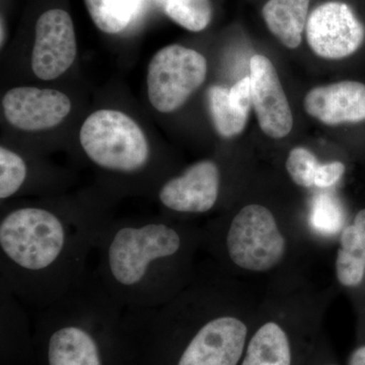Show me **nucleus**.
I'll return each mask as SVG.
<instances>
[{
  "label": "nucleus",
  "mask_w": 365,
  "mask_h": 365,
  "mask_svg": "<svg viewBox=\"0 0 365 365\" xmlns=\"http://www.w3.org/2000/svg\"><path fill=\"white\" fill-rule=\"evenodd\" d=\"M111 220L104 208L26 204L0 218V285L29 311L61 299L90 268Z\"/></svg>",
  "instance_id": "1"
},
{
  "label": "nucleus",
  "mask_w": 365,
  "mask_h": 365,
  "mask_svg": "<svg viewBox=\"0 0 365 365\" xmlns=\"http://www.w3.org/2000/svg\"><path fill=\"white\" fill-rule=\"evenodd\" d=\"M202 245V227L185 220H111L98 239L93 268L126 309H158L193 280Z\"/></svg>",
  "instance_id": "2"
},
{
  "label": "nucleus",
  "mask_w": 365,
  "mask_h": 365,
  "mask_svg": "<svg viewBox=\"0 0 365 365\" xmlns=\"http://www.w3.org/2000/svg\"><path fill=\"white\" fill-rule=\"evenodd\" d=\"M261 299L215 263L197 270L175 299L146 311L170 365H240Z\"/></svg>",
  "instance_id": "3"
},
{
  "label": "nucleus",
  "mask_w": 365,
  "mask_h": 365,
  "mask_svg": "<svg viewBox=\"0 0 365 365\" xmlns=\"http://www.w3.org/2000/svg\"><path fill=\"white\" fill-rule=\"evenodd\" d=\"M203 251L235 278L271 280L304 273L307 252L319 244L307 222L285 220L263 203L250 202L202 227Z\"/></svg>",
  "instance_id": "4"
},
{
  "label": "nucleus",
  "mask_w": 365,
  "mask_h": 365,
  "mask_svg": "<svg viewBox=\"0 0 365 365\" xmlns=\"http://www.w3.org/2000/svg\"><path fill=\"white\" fill-rule=\"evenodd\" d=\"M337 287L314 288L304 273L271 280L240 365H304L323 337Z\"/></svg>",
  "instance_id": "5"
},
{
  "label": "nucleus",
  "mask_w": 365,
  "mask_h": 365,
  "mask_svg": "<svg viewBox=\"0 0 365 365\" xmlns=\"http://www.w3.org/2000/svg\"><path fill=\"white\" fill-rule=\"evenodd\" d=\"M79 141L91 162L112 174L136 176L150 163V144L143 131L120 111L93 113L81 126Z\"/></svg>",
  "instance_id": "6"
},
{
  "label": "nucleus",
  "mask_w": 365,
  "mask_h": 365,
  "mask_svg": "<svg viewBox=\"0 0 365 365\" xmlns=\"http://www.w3.org/2000/svg\"><path fill=\"white\" fill-rule=\"evenodd\" d=\"M206 76L207 61L200 53L180 45L163 48L148 66L151 105L160 113L176 111L203 85Z\"/></svg>",
  "instance_id": "7"
},
{
  "label": "nucleus",
  "mask_w": 365,
  "mask_h": 365,
  "mask_svg": "<svg viewBox=\"0 0 365 365\" xmlns=\"http://www.w3.org/2000/svg\"><path fill=\"white\" fill-rule=\"evenodd\" d=\"M222 187L220 165L213 160H200L163 182L158 190V200L169 217L184 220L187 216L207 215L215 210Z\"/></svg>",
  "instance_id": "8"
},
{
  "label": "nucleus",
  "mask_w": 365,
  "mask_h": 365,
  "mask_svg": "<svg viewBox=\"0 0 365 365\" xmlns=\"http://www.w3.org/2000/svg\"><path fill=\"white\" fill-rule=\"evenodd\" d=\"M307 40L318 56L343 59L359 51L365 41V25L349 4L329 1L309 14Z\"/></svg>",
  "instance_id": "9"
},
{
  "label": "nucleus",
  "mask_w": 365,
  "mask_h": 365,
  "mask_svg": "<svg viewBox=\"0 0 365 365\" xmlns=\"http://www.w3.org/2000/svg\"><path fill=\"white\" fill-rule=\"evenodd\" d=\"M76 56V39L71 16L62 9H51L36 25L32 56L34 73L43 81L59 78Z\"/></svg>",
  "instance_id": "10"
},
{
  "label": "nucleus",
  "mask_w": 365,
  "mask_h": 365,
  "mask_svg": "<svg viewBox=\"0 0 365 365\" xmlns=\"http://www.w3.org/2000/svg\"><path fill=\"white\" fill-rule=\"evenodd\" d=\"M249 76L252 105L262 131L274 139L288 135L294 127V116L272 62L263 55H254Z\"/></svg>",
  "instance_id": "11"
},
{
  "label": "nucleus",
  "mask_w": 365,
  "mask_h": 365,
  "mask_svg": "<svg viewBox=\"0 0 365 365\" xmlns=\"http://www.w3.org/2000/svg\"><path fill=\"white\" fill-rule=\"evenodd\" d=\"M4 116L16 128L42 131L63 121L71 110L69 98L49 88H16L2 100Z\"/></svg>",
  "instance_id": "12"
},
{
  "label": "nucleus",
  "mask_w": 365,
  "mask_h": 365,
  "mask_svg": "<svg viewBox=\"0 0 365 365\" xmlns=\"http://www.w3.org/2000/svg\"><path fill=\"white\" fill-rule=\"evenodd\" d=\"M334 276L336 287L348 295L353 309L365 307V206L353 213L337 239Z\"/></svg>",
  "instance_id": "13"
},
{
  "label": "nucleus",
  "mask_w": 365,
  "mask_h": 365,
  "mask_svg": "<svg viewBox=\"0 0 365 365\" xmlns=\"http://www.w3.org/2000/svg\"><path fill=\"white\" fill-rule=\"evenodd\" d=\"M304 110L326 125L359 123L365 120V85L354 81L317 86L307 93Z\"/></svg>",
  "instance_id": "14"
},
{
  "label": "nucleus",
  "mask_w": 365,
  "mask_h": 365,
  "mask_svg": "<svg viewBox=\"0 0 365 365\" xmlns=\"http://www.w3.org/2000/svg\"><path fill=\"white\" fill-rule=\"evenodd\" d=\"M311 0H269L263 7L264 20L274 37L285 47L302 44Z\"/></svg>",
  "instance_id": "15"
},
{
  "label": "nucleus",
  "mask_w": 365,
  "mask_h": 365,
  "mask_svg": "<svg viewBox=\"0 0 365 365\" xmlns=\"http://www.w3.org/2000/svg\"><path fill=\"white\" fill-rule=\"evenodd\" d=\"M207 96L213 124L220 135L232 138L241 134L246 128L249 113L240 109L232 102L230 91L223 86H211Z\"/></svg>",
  "instance_id": "16"
},
{
  "label": "nucleus",
  "mask_w": 365,
  "mask_h": 365,
  "mask_svg": "<svg viewBox=\"0 0 365 365\" xmlns=\"http://www.w3.org/2000/svg\"><path fill=\"white\" fill-rule=\"evenodd\" d=\"M95 25L107 34H118L126 29L132 18L131 0H85Z\"/></svg>",
  "instance_id": "17"
},
{
  "label": "nucleus",
  "mask_w": 365,
  "mask_h": 365,
  "mask_svg": "<svg viewBox=\"0 0 365 365\" xmlns=\"http://www.w3.org/2000/svg\"><path fill=\"white\" fill-rule=\"evenodd\" d=\"M165 11L175 23L191 32L203 31L212 18L210 0H165Z\"/></svg>",
  "instance_id": "18"
},
{
  "label": "nucleus",
  "mask_w": 365,
  "mask_h": 365,
  "mask_svg": "<svg viewBox=\"0 0 365 365\" xmlns=\"http://www.w3.org/2000/svg\"><path fill=\"white\" fill-rule=\"evenodd\" d=\"M26 162L18 153L0 148V198L2 201L20 193L26 176Z\"/></svg>",
  "instance_id": "19"
},
{
  "label": "nucleus",
  "mask_w": 365,
  "mask_h": 365,
  "mask_svg": "<svg viewBox=\"0 0 365 365\" xmlns=\"http://www.w3.org/2000/svg\"><path fill=\"white\" fill-rule=\"evenodd\" d=\"M324 163L306 148L299 146L288 153L285 168L290 180L297 186L304 189H314L317 178Z\"/></svg>",
  "instance_id": "20"
},
{
  "label": "nucleus",
  "mask_w": 365,
  "mask_h": 365,
  "mask_svg": "<svg viewBox=\"0 0 365 365\" xmlns=\"http://www.w3.org/2000/svg\"><path fill=\"white\" fill-rule=\"evenodd\" d=\"M356 314V342L347 357V365H365V307L354 309Z\"/></svg>",
  "instance_id": "21"
},
{
  "label": "nucleus",
  "mask_w": 365,
  "mask_h": 365,
  "mask_svg": "<svg viewBox=\"0 0 365 365\" xmlns=\"http://www.w3.org/2000/svg\"><path fill=\"white\" fill-rule=\"evenodd\" d=\"M304 365H341L334 352L332 345L324 334Z\"/></svg>",
  "instance_id": "22"
}]
</instances>
